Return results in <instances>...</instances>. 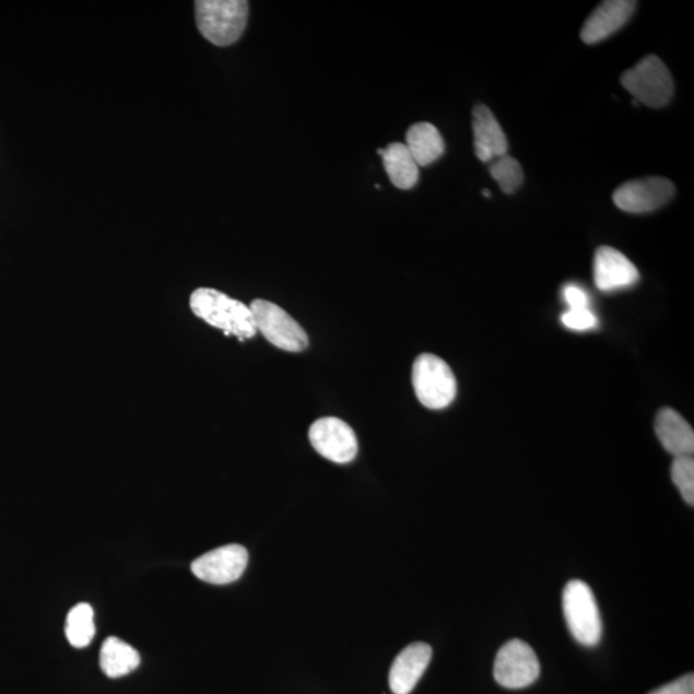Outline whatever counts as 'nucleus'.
I'll list each match as a JSON object with an SVG mask.
<instances>
[{
  "label": "nucleus",
  "mask_w": 694,
  "mask_h": 694,
  "mask_svg": "<svg viewBox=\"0 0 694 694\" xmlns=\"http://www.w3.org/2000/svg\"><path fill=\"white\" fill-rule=\"evenodd\" d=\"M250 309L257 330L272 345L289 353H302L308 349V334L281 306L258 298L254 299Z\"/></svg>",
  "instance_id": "423d86ee"
},
{
  "label": "nucleus",
  "mask_w": 694,
  "mask_h": 694,
  "mask_svg": "<svg viewBox=\"0 0 694 694\" xmlns=\"http://www.w3.org/2000/svg\"><path fill=\"white\" fill-rule=\"evenodd\" d=\"M474 152L482 163H492L507 155V137L498 120L485 105L474 106L472 111Z\"/></svg>",
  "instance_id": "4468645a"
},
{
  "label": "nucleus",
  "mask_w": 694,
  "mask_h": 694,
  "mask_svg": "<svg viewBox=\"0 0 694 694\" xmlns=\"http://www.w3.org/2000/svg\"><path fill=\"white\" fill-rule=\"evenodd\" d=\"M248 10L246 0H199L195 3L196 24L204 39L228 47L246 31Z\"/></svg>",
  "instance_id": "f03ea898"
},
{
  "label": "nucleus",
  "mask_w": 694,
  "mask_h": 694,
  "mask_svg": "<svg viewBox=\"0 0 694 694\" xmlns=\"http://www.w3.org/2000/svg\"><path fill=\"white\" fill-rule=\"evenodd\" d=\"M101 669L108 678L126 677L141 663V656L128 643L109 637L101 649Z\"/></svg>",
  "instance_id": "a211bd4d"
},
{
  "label": "nucleus",
  "mask_w": 694,
  "mask_h": 694,
  "mask_svg": "<svg viewBox=\"0 0 694 694\" xmlns=\"http://www.w3.org/2000/svg\"><path fill=\"white\" fill-rule=\"evenodd\" d=\"M564 299L568 309L589 308L590 298L587 291L577 286V284H567L564 289Z\"/></svg>",
  "instance_id": "5701e85b"
},
{
  "label": "nucleus",
  "mask_w": 694,
  "mask_h": 694,
  "mask_svg": "<svg viewBox=\"0 0 694 694\" xmlns=\"http://www.w3.org/2000/svg\"><path fill=\"white\" fill-rule=\"evenodd\" d=\"M675 193V187L669 179L649 177L624 183L613 193V202L626 213H651L664 207Z\"/></svg>",
  "instance_id": "1a4fd4ad"
},
{
  "label": "nucleus",
  "mask_w": 694,
  "mask_h": 694,
  "mask_svg": "<svg viewBox=\"0 0 694 694\" xmlns=\"http://www.w3.org/2000/svg\"><path fill=\"white\" fill-rule=\"evenodd\" d=\"M313 448L331 462L345 464L357 455V437L354 430L336 416H325L313 423L309 430Z\"/></svg>",
  "instance_id": "6e6552de"
},
{
  "label": "nucleus",
  "mask_w": 694,
  "mask_h": 694,
  "mask_svg": "<svg viewBox=\"0 0 694 694\" xmlns=\"http://www.w3.org/2000/svg\"><path fill=\"white\" fill-rule=\"evenodd\" d=\"M655 431L668 452L678 457H693L694 431L673 408H662L656 415Z\"/></svg>",
  "instance_id": "2eb2a0df"
},
{
  "label": "nucleus",
  "mask_w": 694,
  "mask_h": 694,
  "mask_svg": "<svg viewBox=\"0 0 694 694\" xmlns=\"http://www.w3.org/2000/svg\"><path fill=\"white\" fill-rule=\"evenodd\" d=\"M638 281V269L623 252L610 246L598 248L595 255V283L599 291L625 290Z\"/></svg>",
  "instance_id": "9b49d317"
},
{
  "label": "nucleus",
  "mask_w": 694,
  "mask_h": 694,
  "mask_svg": "<svg viewBox=\"0 0 694 694\" xmlns=\"http://www.w3.org/2000/svg\"><path fill=\"white\" fill-rule=\"evenodd\" d=\"M491 175L498 181L502 191L507 195L515 193L524 183V172L520 163L508 155L492 161Z\"/></svg>",
  "instance_id": "aec40b11"
},
{
  "label": "nucleus",
  "mask_w": 694,
  "mask_h": 694,
  "mask_svg": "<svg viewBox=\"0 0 694 694\" xmlns=\"http://www.w3.org/2000/svg\"><path fill=\"white\" fill-rule=\"evenodd\" d=\"M561 320L568 330L576 332L590 331L598 326V318L590 306L589 308L567 309L562 314Z\"/></svg>",
  "instance_id": "4be33fe9"
},
{
  "label": "nucleus",
  "mask_w": 694,
  "mask_h": 694,
  "mask_svg": "<svg viewBox=\"0 0 694 694\" xmlns=\"http://www.w3.org/2000/svg\"><path fill=\"white\" fill-rule=\"evenodd\" d=\"M562 602L574 639L586 647L597 646L601 642L603 627L593 590L581 580L568 581Z\"/></svg>",
  "instance_id": "20e7f679"
},
{
  "label": "nucleus",
  "mask_w": 694,
  "mask_h": 694,
  "mask_svg": "<svg viewBox=\"0 0 694 694\" xmlns=\"http://www.w3.org/2000/svg\"><path fill=\"white\" fill-rule=\"evenodd\" d=\"M416 399L428 409L449 407L457 397V379L448 363L434 354H421L412 369Z\"/></svg>",
  "instance_id": "7ed1b4c3"
},
{
  "label": "nucleus",
  "mask_w": 694,
  "mask_h": 694,
  "mask_svg": "<svg viewBox=\"0 0 694 694\" xmlns=\"http://www.w3.org/2000/svg\"><path fill=\"white\" fill-rule=\"evenodd\" d=\"M621 84L635 101L652 108L667 106L674 94L670 71L659 57L646 56L621 77Z\"/></svg>",
  "instance_id": "39448f33"
},
{
  "label": "nucleus",
  "mask_w": 694,
  "mask_h": 694,
  "mask_svg": "<svg viewBox=\"0 0 694 694\" xmlns=\"http://www.w3.org/2000/svg\"><path fill=\"white\" fill-rule=\"evenodd\" d=\"M383 156L384 166L392 185L399 189H412L420 178V166L404 143H391L377 150Z\"/></svg>",
  "instance_id": "dca6fc26"
},
{
  "label": "nucleus",
  "mask_w": 694,
  "mask_h": 694,
  "mask_svg": "<svg viewBox=\"0 0 694 694\" xmlns=\"http://www.w3.org/2000/svg\"><path fill=\"white\" fill-rule=\"evenodd\" d=\"M433 659V648L426 643H413L401 651L393 661L389 684L393 694H409L425 674Z\"/></svg>",
  "instance_id": "ddd939ff"
},
{
  "label": "nucleus",
  "mask_w": 694,
  "mask_h": 694,
  "mask_svg": "<svg viewBox=\"0 0 694 694\" xmlns=\"http://www.w3.org/2000/svg\"><path fill=\"white\" fill-rule=\"evenodd\" d=\"M637 9V2L632 0H608L591 12L581 28V40L596 44L608 39L623 27Z\"/></svg>",
  "instance_id": "f8f14e48"
},
{
  "label": "nucleus",
  "mask_w": 694,
  "mask_h": 694,
  "mask_svg": "<svg viewBox=\"0 0 694 694\" xmlns=\"http://www.w3.org/2000/svg\"><path fill=\"white\" fill-rule=\"evenodd\" d=\"M248 564L246 548L228 544L204 553L193 561L192 573L200 580L215 586L235 583L244 575Z\"/></svg>",
  "instance_id": "9d476101"
},
{
  "label": "nucleus",
  "mask_w": 694,
  "mask_h": 694,
  "mask_svg": "<svg viewBox=\"0 0 694 694\" xmlns=\"http://www.w3.org/2000/svg\"><path fill=\"white\" fill-rule=\"evenodd\" d=\"M649 694H694V677L686 674Z\"/></svg>",
  "instance_id": "b1692460"
},
{
  "label": "nucleus",
  "mask_w": 694,
  "mask_h": 694,
  "mask_svg": "<svg viewBox=\"0 0 694 694\" xmlns=\"http://www.w3.org/2000/svg\"><path fill=\"white\" fill-rule=\"evenodd\" d=\"M66 637L72 647L84 648L91 645L96 635L94 611L87 603H79L69 612L66 619Z\"/></svg>",
  "instance_id": "6ab92c4d"
},
{
  "label": "nucleus",
  "mask_w": 694,
  "mask_h": 694,
  "mask_svg": "<svg viewBox=\"0 0 694 694\" xmlns=\"http://www.w3.org/2000/svg\"><path fill=\"white\" fill-rule=\"evenodd\" d=\"M539 675L538 656L534 649L521 639L509 640L496 655L494 678L504 689H526L534 684Z\"/></svg>",
  "instance_id": "0eeeda50"
},
{
  "label": "nucleus",
  "mask_w": 694,
  "mask_h": 694,
  "mask_svg": "<svg viewBox=\"0 0 694 694\" xmlns=\"http://www.w3.org/2000/svg\"><path fill=\"white\" fill-rule=\"evenodd\" d=\"M196 317L222 330L226 336H236L239 341L255 338L258 330L250 306L214 289H199L189 298Z\"/></svg>",
  "instance_id": "f257e3e1"
},
{
  "label": "nucleus",
  "mask_w": 694,
  "mask_h": 694,
  "mask_svg": "<svg viewBox=\"0 0 694 694\" xmlns=\"http://www.w3.org/2000/svg\"><path fill=\"white\" fill-rule=\"evenodd\" d=\"M671 479L683 499L693 507L694 504V460L693 457H678L671 464Z\"/></svg>",
  "instance_id": "412c9836"
},
{
  "label": "nucleus",
  "mask_w": 694,
  "mask_h": 694,
  "mask_svg": "<svg viewBox=\"0 0 694 694\" xmlns=\"http://www.w3.org/2000/svg\"><path fill=\"white\" fill-rule=\"evenodd\" d=\"M416 165L428 166L444 155L445 143L433 123L419 122L407 131V143Z\"/></svg>",
  "instance_id": "f3484780"
}]
</instances>
